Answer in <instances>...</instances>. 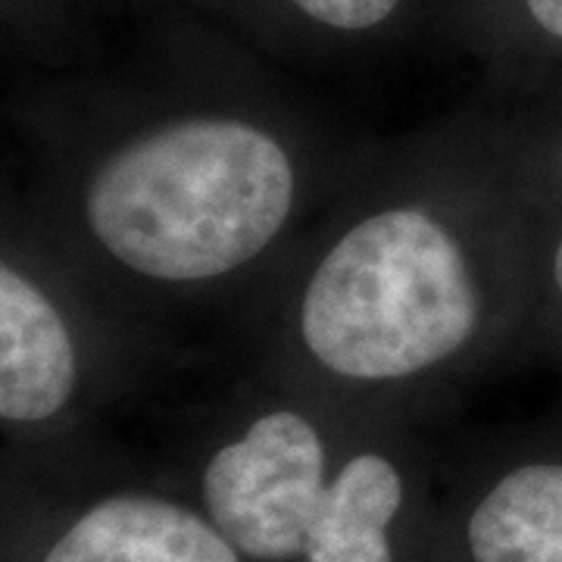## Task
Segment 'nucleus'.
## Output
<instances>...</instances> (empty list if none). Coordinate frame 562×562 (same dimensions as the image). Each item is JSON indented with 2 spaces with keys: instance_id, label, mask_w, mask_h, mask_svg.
Masks as SVG:
<instances>
[{
  "instance_id": "7ed1b4c3",
  "label": "nucleus",
  "mask_w": 562,
  "mask_h": 562,
  "mask_svg": "<svg viewBox=\"0 0 562 562\" xmlns=\"http://www.w3.org/2000/svg\"><path fill=\"white\" fill-rule=\"evenodd\" d=\"M276 394L210 453L201 475L203 513L254 562L301 560L335 469L325 419L297 391Z\"/></svg>"
},
{
  "instance_id": "f257e3e1",
  "label": "nucleus",
  "mask_w": 562,
  "mask_h": 562,
  "mask_svg": "<svg viewBox=\"0 0 562 562\" xmlns=\"http://www.w3.org/2000/svg\"><path fill=\"white\" fill-rule=\"evenodd\" d=\"M509 206L475 144L435 138L325 206L269 284L276 387L379 401L479 369L519 297Z\"/></svg>"
},
{
  "instance_id": "20e7f679",
  "label": "nucleus",
  "mask_w": 562,
  "mask_h": 562,
  "mask_svg": "<svg viewBox=\"0 0 562 562\" xmlns=\"http://www.w3.org/2000/svg\"><path fill=\"white\" fill-rule=\"evenodd\" d=\"M72 322L38 281L0 257V422L38 425L79 394Z\"/></svg>"
},
{
  "instance_id": "f03ea898",
  "label": "nucleus",
  "mask_w": 562,
  "mask_h": 562,
  "mask_svg": "<svg viewBox=\"0 0 562 562\" xmlns=\"http://www.w3.org/2000/svg\"><path fill=\"white\" fill-rule=\"evenodd\" d=\"M172 101L81 188L91 244L128 279L201 303L269 288L328 206V169L257 47L213 20L179 32Z\"/></svg>"
},
{
  "instance_id": "9b49d317",
  "label": "nucleus",
  "mask_w": 562,
  "mask_h": 562,
  "mask_svg": "<svg viewBox=\"0 0 562 562\" xmlns=\"http://www.w3.org/2000/svg\"><path fill=\"white\" fill-rule=\"evenodd\" d=\"M557 176H560L562 181V140H560V147H557Z\"/></svg>"
},
{
  "instance_id": "9d476101",
  "label": "nucleus",
  "mask_w": 562,
  "mask_h": 562,
  "mask_svg": "<svg viewBox=\"0 0 562 562\" xmlns=\"http://www.w3.org/2000/svg\"><path fill=\"white\" fill-rule=\"evenodd\" d=\"M547 276H550V288L553 294L562 301V232L553 241V250H550V262H547Z\"/></svg>"
},
{
  "instance_id": "423d86ee",
  "label": "nucleus",
  "mask_w": 562,
  "mask_h": 562,
  "mask_svg": "<svg viewBox=\"0 0 562 562\" xmlns=\"http://www.w3.org/2000/svg\"><path fill=\"white\" fill-rule=\"evenodd\" d=\"M41 562H244V557L203 509L154 494H116L81 513Z\"/></svg>"
},
{
  "instance_id": "0eeeda50",
  "label": "nucleus",
  "mask_w": 562,
  "mask_h": 562,
  "mask_svg": "<svg viewBox=\"0 0 562 562\" xmlns=\"http://www.w3.org/2000/svg\"><path fill=\"white\" fill-rule=\"evenodd\" d=\"M406 503L401 462L379 447H360L335 462L319 513L306 535L303 562H397L394 522Z\"/></svg>"
},
{
  "instance_id": "1a4fd4ad",
  "label": "nucleus",
  "mask_w": 562,
  "mask_h": 562,
  "mask_svg": "<svg viewBox=\"0 0 562 562\" xmlns=\"http://www.w3.org/2000/svg\"><path fill=\"white\" fill-rule=\"evenodd\" d=\"M422 22L497 69L562 57V0H425Z\"/></svg>"
},
{
  "instance_id": "39448f33",
  "label": "nucleus",
  "mask_w": 562,
  "mask_h": 562,
  "mask_svg": "<svg viewBox=\"0 0 562 562\" xmlns=\"http://www.w3.org/2000/svg\"><path fill=\"white\" fill-rule=\"evenodd\" d=\"M201 16L266 54L350 57L425 20V0H194Z\"/></svg>"
},
{
  "instance_id": "6e6552de",
  "label": "nucleus",
  "mask_w": 562,
  "mask_h": 562,
  "mask_svg": "<svg viewBox=\"0 0 562 562\" xmlns=\"http://www.w3.org/2000/svg\"><path fill=\"white\" fill-rule=\"evenodd\" d=\"M469 562H562V460L506 469L465 519Z\"/></svg>"
}]
</instances>
